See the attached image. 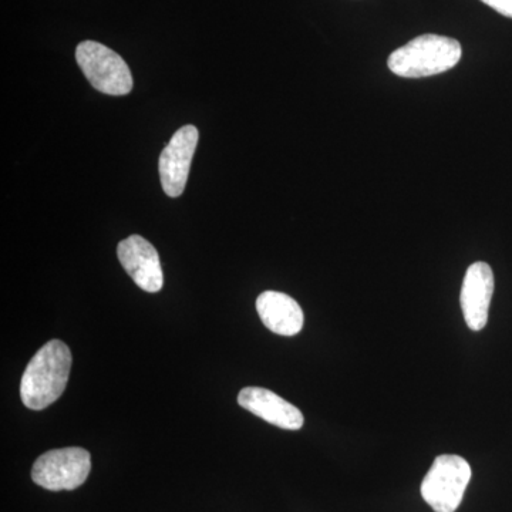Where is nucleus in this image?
<instances>
[{
	"label": "nucleus",
	"mask_w": 512,
	"mask_h": 512,
	"mask_svg": "<svg viewBox=\"0 0 512 512\" xmlns=\"http://www.w3.org/2000/svg\"><path fill=\"white\" fill-rule=\"evenodd\" d=\"M72 352L62 340H50L30 360L20 382V399L30 410L55 403L69 382Z\"/></svg>",
	"instance_id": "1"
},
{
	"label": "nucleus",
	"mask_w": 512,
	"mask_h": 512,
	"mask_svg": "<svg viewBox=\"0 0 512 512\" xmlns=\"http://www.w3.org/2000/svg\"><path fill=\"white\" fill-rule=\"evenodd\" d=\"M461 55L463 49L456 39L440 35H421L394 50L387 60V66L397 76L421 79L448 72L460 62Z\"/></svg>",
	"instance_id": "2"
},
{
	"label": "nucleus",
	"mask_w": 512,
	"mask_h": 512,
	"mask_svg": "<svg viewBox=\"0 0 512 512\" xmlns=\"http://www.w3.org/2000/svg\"><path fill=\"white\" fill-rule=\"evenodd\" d=\"M471 480L466 458L443 454L434 460L421 483V497L434 512H456Z\"/></svg>",
	"instance_id": "3"
},
{
	"label": "nucleus",
	"mask_w": 512,
	"mask_h": 512,
	"mask_svg": "<svg viewBox=\"0 0 512 512\" xmlns=\"http://www.w3.org/2000/svg\"><path fill=\"white\" fill-rule=\"evenodd\" d=\"M76 60L94 89L109 96H126L133 90V76L123 57L93 40L80 43Z\"/></svg>",
	"instance_id": "4"
},
{
	"label": "nucleus",
	"mask_w": 512,
	"mask_h": 512,
	"mask_svg": "<svg viewBox=\"0 0 512 512\" xmlns=\"http://www.w3.org/2000/svg\"><path fill=\"white\" fill-rule=\"evenodd\" d=\"M92 457L82 447H66L42 454L32 468V480L49 491H72L86 483Z\"/></svg>",
	"instance_id": "5"
},
{
	"label": "nucleus",
	"mask_w": 512,
	"mask_h": 512,
	"mask_svg": "<svg viewBox=\"0 0 512 512\" xmlns=\"http://www.w3.org/2000/svg\"><path fill=\"white\" fill-rule=\"evenodd\" d=\"M198 138L200 133L197 127H181L161 153L158 171H160L161 185L168 197L177 198L183 194Z\"/></svg>",
	"instance_id": "6"
},
{
	"label": "nucleus",
	"mask_w": 512,
	"mask_h": 512,
	"mask_svg": "<svg viewBox=\"0 0 512 512\" xmlns=\"http://www.w3.org/2000/svg\"><path fill=\"white\" fill-rule=\"evenodd\" d=\"M120 264L138 288L148 293L163 289L164 275L157 249L140 235H131L117 247Z\"/></svg>",
	"instance_id": "7"
},
{
	"label": "nucleus",
	"mask_w": 512,
	"mask_h": 512,
	"mask_svg": "<svg viewBox=\"0 0 512 512\" xmlns=\"http://www.w3.org/2000/svg\"><path fill=\"white\" fill-rule=\"evenodd\" d=\"M495 288L494 272L485 262L468 266L461 288V309L468 328L480 332L488 322L491 299Z\"/></svg>",
	"instance_id": "8"
},
{
	"label": "nucleus",
	"mask_w": 512,
	"mask_h": 512,
	"mask_svg": "<svg viewBox=\"0 0 512 512\" xmlns=\"http://www.w3.org/2000/svg\"><path fill=\"white\" fill-rule=\"evenodd\" d=\"M238 404L279 429L301 430L305 423V417L298 407L264 387H244L238 394Z\"/></svg>",
	"instance_id": "9"
},
{
	"label": "nucleus",
	"mask_w": 512,
	"mask_h": 512,
	"mask_svg": "<svg viewBox=\"0 0 512 512\" xmlns=\"http://www.w3.org/2000/svg\"><path fill=\"white\" fill-rule=\"evenodd\" d=\"M256 311L265 328L276 335H298L305 323L301 305L282 292H262L256 299Z\"/></svg>",
	"instance_id": "10"
},
{
	"label": "nucleus",
	"mask_w": 512,
	"mask_h": 512,
	"mask_svg": "<svg viewBox=\"0 0 512 512\" xmlns=\"http://www.w3.org/2000/svg\"><path fill=\"white\" fill-rule=\"evenodd\" d=\"M485 5L490 6L495 12L512 19V0H481Z\"/></svg>",
	"instance_id": "11"
}]
</instances>
